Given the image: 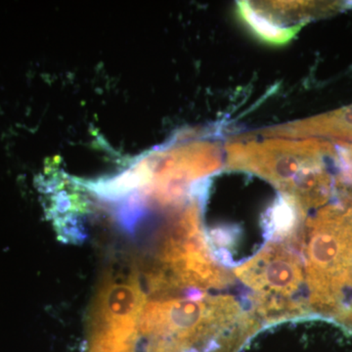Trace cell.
<instances>
[{"instance_id": "6da1fadb", "label": "cell", "mask_w": 352, "mask_h": 352, "mask_svg": "<svg viewBox=\"0 0 352 352\" xmlns=\"http://www.w3.org/2000/svg\"><path fill=\"white\" fill-rule=\"evenodd\" d=\"M317 208L302 227L308 307L352 336V192Z\"/></svg>"}, {"instance_id": "277c9868", "label": "cell", "mask_w": 352, "mask_h": 352, "mask_svg": "<svg viewBox=\"0 0 352 352\" xmlns=\"http://www.w3.org/2000/svg\"><path fill=\"white\" fill-rule=\"evenodd\" d=\"M346 2H239L241 19L258 38L283 44L309 21L327 17L346 8Z\"/></svg>"}, {"instance_id": "3957f363", "label": "cell", "mask_w": 352, "mask_h": 352, "mask_svg": "<svg viewBox=\"0 0 352 352\" xmlns=\"http://www.w3.org/2000/svg\"><path fill=\"white\" fill-rule=\"evenodd\" d=\"M238 276L256 292L261 314L282 312V317L298 315L289 298L305 287V268L300 258L280 244H270L258 256L238 268Z\"/></svg>"}, {"instance_id": "7a4b0ae2", "label": "cell", "mask_w": 352, "mask_h": 352, "mask_svg": "<svg viewBox=\"0 0 352 352\" xmlns=\"http://www.w3.org/2000/svg\"><path fill=\"white\" fill-rule=\"evenodd\" d=\"M226 151L227 168L261 176L295 198L327 164L335 144L322 139L270 138L231 143Z\"/></svg>"}, {"instance_id": "5b68a950", "label": "cell", "mask_w": 352, "mask_h": 352, "mask_svg": "<svg viewBox=\"0 0 352 352\" xmlns=\"http://www.w3.org/2000/svg\"><path fill=\"white\" fill-rule=\"evenodd\" d=\"M267 138L322 139L352 144V105L263 131Z\"/></svg>"}]
</instances>
